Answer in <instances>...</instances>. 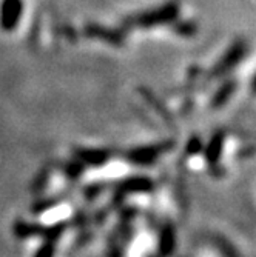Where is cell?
<instances>
[{
    "label": "cell",
    "instance_id": "cell-1",
    "mask_svg": "<svg viewBox=\"0 0 256 257\" xmlns=\"http://www.w3.org/2000/svg\"><path fill=\"white\" fill-rule=\"evenodd\" d=\"M178 16V5L176 4H168L157 10H151L148 13L139 14L136 17L128 19V25H136V27H144V28H151L154 25H160V23H168L175 20Z\"/></svg>",
    "mask_w": 256,
    "mask_h": 257
},
{
    "label": "cell",
    "instance_id": "cell-4",
    "mask_svg": "<svg viewBox=\"0 0 256 257\" xmlns=\"http://www.w3.org/2000/svg\"><path fill=\"white\" fill-rule=\"evenodd\" d=\"M231 91H233V85H228V83H227V85H224V86H222V89H221V91L218 92V94L215 96L213 105H215V106L222 105V103L227 100V97L230 96V92H231Z\"/></svg>",
    "mask_w": 256,
    "mask_h": 257
},
{
    "label": "cell",
    "instance_id": "cell-2",
    "mask_svg": "<svg viewBox=\"0 0 256 257\" xmlns=\"http://www.w3.org/2000/svg\"><path fill=\"white\" fill-rule=\"evenodd\" d=\"M22 0H4L0 5V28L4 31H13L22 17Z\"/></svg>",
    "mask_w": 256,
    "mask_h": 257
},
{
    "label": "cell",
    "instance_id": "cell-5",
    "mask_svg": "<svg viewBox=\"0 0 256 257\" xmlns=\"http://www.w3.org/2000/svg\"><path fill=\"white\" fill-rule=\"evenodd\" d=\"M254 89H256V80H254Z\"/></svg>",
    "mask_w": 256,
    "mask_h": 257
},
{
    "label": "cell",
    "instance_id": "cell-3",
    "mask_svg": "<svg viewBox=\"0 0 256 257\" xmlns=\"http://www.w3.org/2000/svg\"><path fill=\"white\" fill-rule=\"evenodd\" d=\"M85 31L88 36L99 37V39L110 42L113 45H122V42H124V34H122V31H118V30H105L102 27L90 25V27H87Z\"/></svg>",
    "mask_w": 256,
    "mask_h": 257
}]
</instances>
